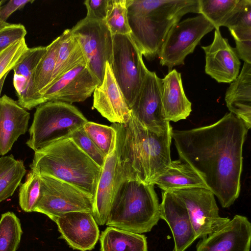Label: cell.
I'll use <instances>...</instances> for the list:
<instances>
[{
    "label": "cell",
    "instance_id": "6da1fadb",
    "mask_svg": "<svg viewBox=\"0 0 251 251\" xmlns=\"http://www.w3.org/2000/svg\"><path fill=\"white\" fill-rule=\"evenodd\" d=\"M248 130L231 112L208 126L172 130L179 159L198 172L224 208L232 205L240 194Z\"/></svg>",
    "mask_w": 251,
    "mask_h": 251
},
{
    "label": "cell",
    "instance_id": "7a4b0ae2",
    "mask_svg": "<svg viewBox=\"0 0 251 251\" xmlns=\"http://www.w3.org/2000/svg\"><path fill=\"white\" fill-rule=\"evenodd\" d=\"M121 137V178L147 184L164 172L171 162L173 127L161 134L144 127L131 113L126 124H118Z\"/></svg>",
    "mask_w": 251,
    "mask_h": 251
},
{
    "label": "cell",
    "instance_id": "3957f363",
    "mask_svg": "<svg viewBox=\"0 0 251 251\" xmlns=\"http://www.w3.org/2000/svg\"><path fill=\"white\" fill-rule=\"evenodd\" d=\"M130 35L148 61L158 56L169 30L185 14H199V0H126Z\"/></svg>",
    "mask_w": 251,
    "mask_h": 251
},
{
    "label": "cell",
    "instance_id": "277c9868",
    "mask_svg": "<svg viewBox=\"0 0 251 251\" xmlns=\"http://www.w3.org/2000/svg\"><path fill=\"white\" fill-rule=\"evenodd\" d=\"M31 170L66 181L95 200L102 168L71 137L53 142L34 152Z\"/></svg>",
    "mask_w": 251,
    "mask_h": 251
},
{
    "label": "cell",
    "instance_id": "5b68a950",
    "mask_svg": "<svg viewBox=\"0 0 251 251\" xmlns=\"http://www.w3.org/2000/svg\"><path fill=\"white\" fill-rule=\"evenodd\" d=\"M154 185L121 178L105 225L142 234L151 231L160 219Z\"/></svg>",
    "mask_w": 251,
    "mask_h": 251
},
{
    "label": "cell",
    "instance_id": "8992f818",
    "mask_svg": "<svg viewBox=\"0 0 251 251\" xmlns=\"http://www.w3.org/2000/svg\"><path fill=\"white\" fill-rule=\"evenodd\" d=\"M88 121L72 104L50 101L36 107L26 145L34 152L57 141L70 137Z\"/></svg>",
    "mask_w": 251,
    "mask_h": 251
},
{
    "label": "cell",
    "instance_id": "52a82bcc",
    "mask_svg": "<svg viewBox=\"0 0 251 251\" xmlns=\"http://www.w3.org/2000/svg\"><path fill=\"white\" fill-rule=\"evenodd\" d=\"M142 56L130 34L113 35L112 57L109 65L129 108L149 71Z\"/></svg>",
    "mask_w": 251,
    "mask_h": 251
},
{
    "label": "cell",
    "instance_id": "ba28073f",
    "mask_svg": "<svg viewBox=\"0 0 251 251\" xmlns=\"http://www.w3.org/2000/svg\"><path fill=\"white\" fill-rule=\"evenodd\" d=\"M39 197L34 209L47 216L52 221L71 212L93 214V198L74 185L54 177L41 175Z\"/></svg>",
    "mask_w": 251,
    "mask_h": 251
},
{
    "label": "cell",
    "instance_id": "9c48e42d",
    "mask_svg": "<svg viewBox=\"0 0 251 251\" xmlns=\"http://www.w3.org/2000/svg\"><path fill=\"white\" fill-rule=\"evenodd\" d=\"M215 28L201 14L188 18L172 26L163 43L158 57L162 66L169 71L176 66L184 64V60L192 53L201 39Z\"/></svg>",
    "mask_w": 251,
    "mask_h": 251
},
{
    "label": "cell",
    "instance_id": "30bf717a",
    "mask_svg": "<svg viewBox=\"0 0 251 251\" xmlns=\"http://www.w3.org/2000/svg\"><path fill=\"white\" fill-rule=\"evenodd\" d=\"M83 51L86 65L102 83L105 65L112 57L113 35L104 20L84 18L71 29Z\"/></svg>",
    "mask_w": 251,
    "mask_h": 251
},
{
    "label": "cell",
    "instance_id": "8fae6325",
    "mask_svg": "<svg viewBox=\"0 0 251 251\" xmlns=\"http://www.w3.org/2000/svg\"><path fill=\"white\" fill-rule=\"evenodd\" d=\"M170 192L186 207L196 239L207 237L223 227L230 220L219 215L214 195L208 188L191 187Z\"/></svg>",
    "mask_w": 251,
    "mask_h": 251
},
{
    "label": "cell",
    "instance_id": "7c38bea8",
    "mask_svg": "<svg viewBox=\"0 0 251 251\" xmlns=\"http://www.w3.org/2000/svg\"><path fill=\"white\" fill-rule=\"evenodd\" d=\"M100 84L86 64L83 63L49 84L41 95L44 103L58 101L72 104L85 100Z\"/></svg>",
    "mask_w": 251,
    "mask_h": 251
},
{
    "label": "cell",
    "instance_id": "4fadbf2b",
    "mask_svg": "<svg viewBox=\"0 0 251 251\" xmlns=\"http://www.w3.org/2000/svg\"><path fill=\"white\" fill-rule=\"evenodd\" d=\"M131 113L145 128L161 134L170 125L162 111L161 78L149 71L130 107Z\"/></svg>",
    "mask_w": 251,
    "mask_h": 251
},
{
    "label": "cell",
    "instance_id": "5bb4252c",
    "mask_svg": "<svg viewBox=\"0 0 251 251\" xmlns=\"http://www.w3.org/2000/svg\"><path fill=\"white\" fill-rule=\"evenodd\" d=\"M112 126L116 135L110 152L106 156L94 200L93 216L98 225H105L118 184L121 179V137L118 124Z\"/></svg>",
    "mask_w": 251,
    "mask_h": 251
},
{
    "label": "cell",
    "instance_id": "9a60e30c",
    "mask_svg": "<svg viewBox=\"0 0 251 251\" xmlns=\"http://www.w3.org/2000/svg\"><path fill=\"white\" fill-rule=\"evenodd\" d=\"M70 248L79 251L94 249L100 238V230L92 213L75 211L64 214L53 220Z\"/></svg>",
    "mask_w": 251,
    "mask_h": 251
},
{
    "label": "cell",
    "instance_id": "2e32d148",
    "mask_svg": "<svg viewBox=\"0 0 251 251\" xmlns=\"http://www.w3.org/2000/svg\"><path fill=\"white\" fill-rule=\"evenodd\" d=\"M211 44L202 46L205 55V72L219 83H231L238 76L241 62L235 48L215 29Z\"/></svg>",
    "mask_w": 251,
    "mask_h": 251
},
{
    "label": "cell",
    "instance_id": "e0dca14e",
    "mask_svg": "<svg viewBox=\"0 0 251 251\" xmlns=\"http://www.w3.org/2000/svg\"><path fill=\"white\" fill-rule=\"evenodd\" d=\"M251 224L242 215H236L221 228L202 238L196 251H250Z\"/></svg>",
    "mask_w": 251,
    "mask_h": 251
},
{
    "label": "cell",
    "instance_id": "ac0fdd59",
    "mask_svg": "<svg viewBox=\"0 0 251 251\" xmlns=\"http://www.w3.org/2000/svg\"><path fill=\"white\" fill-rule=\"evenodd\" d=\"M93 93V107L103 117L113 124H126L129 122L131 110L108 62L103 81Z\"/></svg>",
    "mask_w": 251,
    "mask_h": 251
},
{
    "label": "cell",
    "instance_id": "d6986e66",
    "mask_svg": "<svg viewBox=\"0 0 251 251\" xmlns=\"http://www.w3.org/2000/svg\"><path fill=\"white\" fill-rule=\"evenodd\" d=\"M160 219L166 222L174 240L173 251H185L197 239L187 210L182 201L170 191L162 192Z\"/></svg>",
    "mask_w": 251,
    "mask_h": 251
},
{
    "label": "cell",
    "instance_id": "ffe728a7",
    "mask_svg": "<svg viewBox=\"0 0 251 251\" xmlns=\"http://www.w3.org/2000/svg\"><path fill=\"white\" fill-rule=\"evenodd\" d=\"M46 50L47 47L43 46L28 48L12 69L17 102L25 109L31 110L44 103L34 89L33 77L35 69Z\"/></svg>",
    "mask_w": 251,
    "mask_h": 251
},
{
    "label": "cell",
    "instance_id": "44dd1931",
    "mask_svg": "<svg viewBox=\"0 0 251 251\" xmlns=\"http://www.w3.org/2000/svg\"><path fill=\"white\" fill-rule=\"evenodd\" d=\"M30 114L6 95L0 98V155L4 156L27 130Z\"/></svg>",
    "mask_w": 251,
    "mask_h": 251
},
{
    "label": "cell",
    "instance_id": "7402d4cb",
    "mask_svg": "<svg viewBox=\"0 0 251 251\" xmlns=\"http://www.w3.org/2000/svg\"><path fill=\"white\" fill-rule=\"evenodd\" d=\"M162 114L168 122L186 119L192 111V103L186 96L181 74L176 69L161 78Z\"/></svg>",
    "mask_w": 251,
    "mask_h": 251
},
{
    "label": "cell",
    "instance_id": "603a6c76",
    "mask_svg": "<svg viewBox=\"0 0 251 251\" xmlns=\"http://www.w3.org/2000/svg\"><path fill=\"white\" fill-rule=\"evenodd\" d=\"M230 112L241 119L249 129L251 127V64L244 62L236 78L231 82L225 95Z\"/></svg>",
    "mask_w": 251,
    "mask_h": 251
},
{
    "label": "cell",
    "instance_id": "cb8c5ba5",
    "mask_svg": "<svg viewBox=\"0 0 251 251\" xmlns=\"http://www.w3.org/2000/svg\"><path fill=\"white\" fill-rule=\"evenodd\" d=\"M163 191L191 188H208L201 176L188 164L180 159L171 161L169 166L151 182Z\"/></svg>",
    "mask_w": 251,
    "mask_h": 251
},
{
    "label": "cell",
    "instance_id": "d4e9b609",
    "mask_svg": "<svg viewBox=\"0 0 251 251\" xmlns=\"http://www.w3.org/2000/svg\"><path fill=\"white\" fill-rule=\"evenodd\" d=\"M99 240L100 251H148L145 235L117 227L108 226Z\"/></svg>",
    "mask_w": 251,
    "mask_h": 251
},
{
    "label": "cell",
    "instance_id": "484cf974",
    "mask_svg": "<svg viewBox=\"0 0 251 251\" xmlns=\"http://www.w3.org/2000/svg\"><path fill=\"white\" fill-rule=\"evenodd\" d=\"M59 37L55 67L49 84L79 64H86L83 51L71 29L65 30Z\"/></svg>",
    "mask_w": 251,
    "mask_h": 251
},
{
    "label": "cell",
    "instance_id": "4316f807",
    "mask_svg": "<svg viewBox=\"0 0 251 251\" xmlns=\"http://www.w3.org/2000/svg\"><path fill=\"white\" fill-rule=\"evenodd\" d=\"M226 27L235 40L239 59L251 64V0H247Z\"/></svg>",
    "mask_w": 251,
    "mask_h": 251
},
{
    "label": "cell",
    "instance_id": "83f0119b",
    "mask_svg": "<svg viewBox=\"0 0 251 251\" xmlns=\"http://www.w3.org/2000/svg\"><path fill=\"white\" fill-rule=\"evenodd\" d=\"M247 0H199V14L204 16L220 29L226 26L233 16L243 7Z\"/></svg>",
    "mask_w": 251,
    "mask_h": 251
},
{
    "label": "cell",
    "instance_id": "f1b7e54d",
    "mask_svg": "<svg viewBox=\"0 0 251 251\" xmlns=\"http://www.w3.org/2000/svg\"><path fill=\"white\" fill-rule=\"evenodd\" d=\"M26 172L22 160L12 154L0 157V202L13 195Z\"/></svg>",
    "mask_w": 251,
    "mask_h": 251
},
{
    "label": "cell",
    "instance_id": "f546056e",
    "mask_svg": "<svg viewBox=\"0 0 251 251\" xmlns=\"http://www.w3.org/2000/svg\"><path fill=\"white\" fill-rule=\"evenodd\" d=\"M59 41L60 37L58 36L47 46L46 52L38 63L33 74L34 89L41 97L42 92L49 85L52 78Z\"/></svg>",
    "mask_w": 251,
    "mask_h": 251
},
{
    "label": "cell",
    "instance_id": "4dcf8cb0",
    "mask_svg": "<svg viewBox=\"0 0 251 251\" xmlns=\"http://www.w3.org/2000/svg\"><path fill=\"white\" fill-rule=\"evenodd\" d=\"M22 233L20 219L15 213L2 214L0 219V251H16Z\"/></svg>",
    "mask_w": 251,
    "mask_h": 251
},
{
    "label": "cell",
    "instance_id": "1f68e13d",
    "mask_svg": "<svg viewBox=\"0 0 251 251\" xmlns=\"http://www.w3.org/2000/svg\"><path fill=\"white\" fill-rule=\"evenodd\" d=\"M126 0H109L105 23L113 35L129 34Z\"/></svg>",
    "mask_w": 251,
    "mask_h": 251
},
{
    "label": "cell",
    "instance_id": "d6a6232c",
    "mask_svg": "<svg viewBox=\"0 0 251 251\" xmlns=\"http://www.w3.org/2000/svg\"><path fill=\"white\" fill-rule=\"evenodd\" d=\"M39 174L30 170L24 183L19 185V201L21 209L26 212H34L40 192Z\"/></svg>",
    "mask_w": 251,
    "mask_h": 251
},
{
    "label": "cell",
    "instance_id": "836d02e7",
    "mask_svg": "<svg viewBox=\"0 0 251 251\" xmlns=\"http://www.w3.org/2000/svg\"><path fill=\"white\" fill-rule=\"evenodd\" d=\"M83 129L98 148L106 156L110 152L116 135V130L111 125H105L88 121Z\"/></svg>",
    "mask_w": 251,
    "mask_h": 251
},
{
    "label": "cell",
    "instance_id": "e575fe53",
    "mask_svg": "<svg viewBox=\"0 0 251 251\" xmlns=\"http://www.w3.org/2000/svg\"><path fill=\"white\" fill-rule=\"evenodd\" d=\"M25 38L19 40L0 53V80L11 71L28 50Z\"/></svg>",
    "mask_w": 251,
    "mask_h": 251
},
{
    "label": "cell",
    "instance_id": "d590c367",
    "mask_svg": "<svg viewBox=\"0 0 251 251\" xmlns=\"http://www.w3.org/2000/svg\"><path fill=\"white\" fill-rule=\"evenodd\" d=\"M70 137L73 139L82 151L102 168L106 156L87 135L83 127L75 131Z\"/></svg>",
    "mask_w": 251,
    "mask_h": 251
},
{
    "label": "cell",
    "instance_id": "8d00e7d4",
    "mask_svg": "<svg viewBox=\"0 0 251 251\" xmlns=\"http://www.w3.org/2000/svg\"><path fill=\"white\" fill-rule=\"evenodd\" d=\"M27 33L21 24H12L0 30V53L15 42L25 38Z\"/></svg>",
    "mask_w": 251,
    "mask_h": 251
},
{
    "label": "cell",
    "instance_id": "74e56055",
    "mask_svg": "<svg viewBox=\"0 0 251 251\" xmlns=\"http://www.w3.org/2000/svg\"><path fill=\"white\" fill-rule=\"evenodd\" d=\"M109 0H86L84 4L87 12L85 18L94 20H105Z\"/></svg>",
    "mask_w": 251,
    "mask_h": 251
},
{
    "label": "cell",
    "instance_id": "f35d334b",
    "mask_svg": "<svg viewBox=\"0 0 251 251\" xmlns=\"http://www.w3.org/2000/svg\"><path fill=\"white\" fill-rule=\"evenodd\" d=\"M34 0H11L6 4L0 7V19L6 21L10 16L16 10L23 8L26 4L32 3Z\"/></svg>",
    "mask_w": 251,
    "mask_h": 251
},
{
    "label": "cell",
    "instance_id": "ab89813d",
    "mask_svg": "<svg viewBox=\"0 0 251 251\" xmlns=\"http://www.w3.org/2000/svg\"><path fill=\"white\" fill-rule=\"evenodd\" d=\"M8 74H5L0 80V94L2 91V87L4 83V81L5 80V78L7 75Z\"/></svg>",
    "mask_w": 251,
    "mask_h": 251
},
{
    "label": "cell",
    "instance_id": "60d3db41",
    "mask_svg": "<svg viewBox=\"0 0 251 251\" xmlns=\"http://www.w3.org/2000/svg\"><path fill=\"white\" fill-rule=\"evenodd\" d=\"M10 25H11V24L7 23L6 22H3L0 19V30L2 29V28H3Z\"/></svg>",
    "mask_w": 251,
    "mask_h": 251
},
{
    "label": "cell",
    "instance_id": "b9f144b4",
    "mask_svg": "<svg viewBox=\"0 0 251 251\" xmlns=\"http://www.w3.org/2000/svg\"><path fill=\"white\" fill-rule=\"evenodd\" d=\"M2 2V1L0 0V5H1Z\"/></svg>",
    "mask_w": 251,
    "mask_h": 251
}]
</instances>
